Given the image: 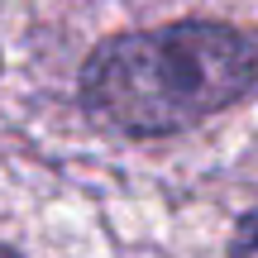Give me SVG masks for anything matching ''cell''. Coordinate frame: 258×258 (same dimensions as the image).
<instances>
[{"label": "cell", "instance_id": "cell-1", "mask_svg": "<svg viewBox=\"0 0 258 258\" xmlns=\"http://www.w3.org/2000/svg\"><path fill=\"white\" fill-rule=\"evenodd\" d=\"M258 53L225 24H167L120 34L91 53L82 101L120 134H177L249 96Z\"/></svg>", "mask_w": 258, "mask_h": 258}, {"label": "cell", "instance_id": "cell-2", "mask_svg": "<svg viewBox=\"0 0 258 258\" xmlns=\"http://www.w3.org/2000/svg\"><path fill=\"white\" fill-rule=\"evenodd\" d=\"M0 258H19V253H10V249H5V244H0Z\"/></svg>", "mask_w": 258, "mask_h": 258}]
</instances>
